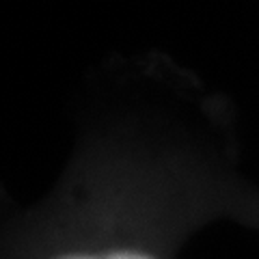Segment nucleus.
<instances>
[{"instance_id":"nucleus-1","label":"nucleus","mask_w":259,"mask_h":259,"mask_svg":"<svg viewBox=\"0 0 259 259\" xmlns=\"http://www.w3.org/2000/svg\"><path fill=\"white\" fill-rule=\"evenodd\" d=\"M236 184L229 117L197 76L110 65L89 76L59 180L28 205L9 201L0 259H180Z\"/></svg>"}]
</instances>
